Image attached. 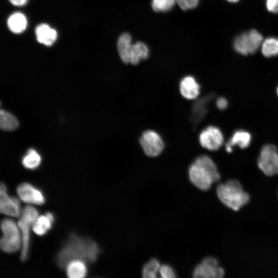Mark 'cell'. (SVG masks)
<instances>
[{"label":"cell","mask_w":278,"mask_h":278,"mask_svg":"<svg viewBox=\"0 0 278 278\" xmlns=\"http://www.w3.org/2000/svg\"><path fill=\"white\" fill-rule=\"evenodd\" d=\"M99 253L100 249L94 240L72 233L59 251L56 262L59 268L64 269L74 260L94 263Z\"/></svg>","instance_id":"6da1fadb"},{"label":"cell","mask_w":278,"mask_h":278,"mask_svg":"<svg viewBox=\"0 0 278 278\" xmlns=\"http://www.w3.org/2000/svg\"><path fill=\"white\" fill-rule=\"evenodd\" d=\"M188 176L190 182L201 190L210 189L212 184L220 178L217 167L206 155H201L190 165Z\"/></svg>","instance_id":"7a4b0ae2"},{"label":"cell","mask_w":278,"mask_h":278,"mask_svg":"<svg viewBox=\"0 0 278 278\" xmlns=\"http://www.w3.org/2000/svg\"><path fill=\"white\" fill-rule=\"evenodd\" d=\"M216 193L218 198L223 204L235 211L247 204L250 199L249 195L236 180H230L218 185Z\"/></svg>","instance_id":"3957f363"},{"label":"cell","mask_w":278,"mask_h":278,"mask_svg":"<svg viewBox=\"0 0 278 278\" xmlns=\"http://www.w3.org/2000/svg\"><path fill=\"white\" fill-rule=\"evenodd\" d=\"M1 228L3 235L0 246L4 252L14 253L22 247V237L20 228L14 221L5 218L2 220Z\"/></svg>","instance_id":"277c9868"},{"label":"cell","mask_w":278,"mask_h":278,"mask_svg":"<svg viewBox=\"0 0 278 278\" xmlns=\"http://www.w3.org/2000/svg\"><path fill=\"white\" fill-rule=\"evenodd\" d=\"M39 217L36 208L30 205L25 206L21 212L18 222L22 237V247L20 259L25 262L28 257L30 241V230Z\"/></svg>","instance_id":"5b68a950"},{"label":"cell","mask_w":278,"mask_h":278,"mask_svg":"<svg viewBox=\"0 0 278 278\" xmlns=\"http://www.w3.org/2000/svg\"><path fill=\"white\" fill-rule=\"evenodd\" d=\"M263 40L259 32L251 30L237 36L234 42V47L238 53L248 55L255 53L261 47Z\"/></svg>","instance_id":"8992f818"},{"label":"cell","mask_w":278,"mask_h":278,"mask_svg":"<svg viewBox=\"0 0 278 278\" xmlns=\"http://www.w3.org/2000/svg\"><path fill=\"white\" fill-rule=\"evenodd\" d=\"M257 165L268 176L278 174V152L275 146L266 144L262 147L257 160Z\"/></svg>","instance_id":"52a82bcc"},{"label":"cell","mask_w":278,"mask_h":278,"mask_svg":"<svg viewBox=\"0 0 278 278\" xmlns=\"http://www.w3.org/2000/svg\"><path fill=\"white\" fill-rule=\"evenodd\" d=\"M140 144L144 153L150 158L157 157L164 150L165 144L161 135L155 131H145L140 138Z\"/></svg>","instance_id":"ba28073f"},{"label":"cell","mask_w":278,"mask_h":278,"mask_svg":"<svg viewBox=\"0 0 278 278\" xmlns=\"http://www.w3.org/2000/svg\"><path fill=\"white\" fill-rule=\"evenodd\" d=\"M223 135L221 131L217 127L209 126L203 129L199 135V142L204 148L216 151L223 143Z\"/></svg>","instance_id":"9c48e42d"},{"label":"cell","mask_w":278,"mask_h":278,"mask_svg":"<svg viewBox=\"0 0 278 278\" xmlns=\"http://www.w3.org/2000/svg\"><path fill=\"white\" fill-rule=\"evenodd\" d=\"M193 274L196 278H221L224 271L214 257H207L195 268Z\"/></svg>","instance_id":"30bf717a"},{"label":"cell","mask_w":278,"mask_h":278,"mask_svg":"<svg viewBox=\"0 0 278 278\" xmlns=\"http://www.w3.org/2000/svg\"><path fill=\"white\" fill-rule=\"evenodd\" d=\"M0 211L2 214L14 217L20 216L22 212L19 199L7 194L6 186L3 183L0 186Z\"/></svg>","instance_id":"8fae6325"},{"label":"cell","mask_w":278,"mask_h":278,"mask_svg":"<svg viewBox=\"0 0 278 278\" xmlns=\"http://www.w3.org/2000/svg\"><path fill=\"white\" fill-rule=\"evenodd\" d=\"M20 199L27 203L42 205L45 199L42 192L29 183H23L16 188Z\"/></svg>","instance_id":"7c38bea8"},{"label":"cell","mask_w":278,"mask_h":278,"mask_svg":"<svg viewBox=\"0 0 278 278\" xmlns=\"http://www.w3.org/2000/svg\"><path fill=\"white\" fill-rule=\"evenodd\" d=\"M179 91L181 96L187 100H194L200 94V86L195 78L192 76L183 77L179 83Z\"/></svg>","instance_id":"4fadbf2b"},{"label":"cell","mask_w":278,"mask_h":278,"mask_svg":"<svg viewBox=\"0 0 278 278\" xmlns=\"http://www.w3.org/2000/svg\"><path fill=\"white\" fill-rule=\"evenodd\" d=\"M251 142V135L248 132L238 130L234 132L225 145V150L231 152L233 147L237 146L241 149L247 148Z\"/></svg>","instance_id":"5bb4252c"},{"label":"cell","mask_w":278,"mask_h":278,"mask_svg":"<svg viewBox=\"0 0 278 278\" xmlns=\"http://www.w3.org/2000/svg\"><path fill=\"white\" fill-rule=\"evenodd\" d=\"M35 32L38 41L46 46L51 45L57 38V31L46 24L37 26Z\"/></svg>","instance_id":"9a60e30c"},{"label":"cell","mask_w":278,"mask_h":278,"mask_svg":"<svg viewBox=\"0 0 278 278\" xmlns=\"http://www.w3.org/2000/svg\"><path fill=\"white\" fill-rule=\"evenodd\" d=\"M133 43L132 38L128 33H123L117 42V49L121 60L126 64L130 63V56Z\"/></svg>","instance_id":"2e32d148"},{"label":"cell","mask_w":278,"mask_h":278,"mask_svg":"<svg viewBox=\"0 0 278 278\" xmlns=\"http://www.w3.org/2000/svg\"><path fill=\"white\" fill-rule=\"evenodd\" d=\"M86 263L81 260L71 261L65 268L67 276L70 278H83L85 277L88 271Z\"/></svg>","instance_id":"e0dca14e"},{"label":"cell","mask_w":278,"mask_h":278,"mask_svg":"<svg viewBox=\"0 0 278 278\" xmlns=\"http://www.w3.org/2000/svg\"><path fill=\"white\" fill-rule=\"evenodd\" d=\"M148 55L149 50L145 43L142 42L135 43L132 44L129 64L136 65L141 60L146 59Z\"/></svg>","instance_id":"ac0fdd59"},{"label":"cell","mask_w":278,"mask_h":278,"mask_svg":"<svg viewBox=\"0 0 278 278\" xmlns=\"http://www.w3.org/2000/svg\"><path fill=\"white\" fill-rule=\"evenodd\" d=\"M7 24L9 29L13 32L19 33L23 31L27 26L25 16L21 12H15L8 19Z\"/></svg>","instance_id":"d6986e66"},{"label":"cell","mask_w":278,"mask_h":278,"mask_svg":"<svg viewBox=\"0 0 278 278\" xmlns=\"http://www.w3.org/2000/svg\"><path fill=\"white\" fill-rule=\"evenodd\" d=\"M19 126L17 118L10 112L3 110L0 111V127L5 131H13Z\"/></svg>","instance_id":"ffe728a7"},{"label":"cell","mask_w":278,"mask_h":278,"mask_svg":"<svg viewBox=\"0 0 278 278\" xmlns=\"http://www.w3.org/2000/svg\"><path fill=\"white\" fill-rule=\"evenodd\" d=\"M262 54L266 57H271L278 55V39L270 37L263 40L261 45Z\"/></svg>","instance_id":"44dd1931"},{"label":"cell","mask_w":278,"mask_h":278,"mask_svg":"<svg viewBox=\"0 0 278 278\" xmlns=\"http://www.w3.org/2000/svg\"><path fill=\"white\" fill-rule=\"evenodd\" d=\"M22 162L25 168L34 169L40 165L41 157L34 149H29L23 158Z\"/></svg>","instance_id":"7402d4cb"},{"label":"cell","mask_w":278,"mask_h":278,"mask_svg":"<svg viewBox=\"0 0 278 278\" xmlns=\"http://www.w3.org/2000/svg\"><path fill=\"white\" fill-rule=\"evenodd\" d=\"M53 222L45 215L39 216L32 226L33 232L38 235H44L51 229Z\"/></svg>","instance_id":"603a6c76"},{"label":"cell","mask_w":278,"mask_h":278,"mask_svg":"<svg viewBox=\"0 0 278 278\" xmlns=\"http://www.w3.org/2000/svg\"><path fill=\"white\" fill-rule=\"evenodd\" d=\"M161 264L159 261L156 258H151L147 262L144 266L142 274L145 278H155L159 274V270Z\"/></svg>","instance_id":"cb8c5ba5"},{"label":"cell","mask_w":278,"mask_h":278,"mask_svg":"<svg viewBox=\"0 0 278 278\" xmlns=\"http://www.w3.org/2000/svg\"><path fill=\"white\" fill-rule=\"evenodd\" d=\"M176 3V0H152V7L157 12L170 10Z\"/></svg>","instance_id":"d4e9b609"},{"label":"cell","mask_w":278,"mask_h":278,"mask_svg":"<svg viewBox=\"0 0 278 278\" xmlns=\"http://www.w3.org/2000/svg\"><path fill=\"white\" fill-rule=\"evenodd\" d=\"M159 274L162 278H173L176 277L173 269L167 265H161L159 270Z\"/></svg>","instance_id":"484cf974"},{"label":"cell","mask_w":278,"mask_h":278,"mask_svg":"<svg viewBox=\"0 0 278 278\" xmlns=\"http://www.w3.org/2000/svg\"><path fill=\"white\" fill-rule=\"evenodd\" d=\"M199 0H176V3L184 10L195 8Z\"/></svg>","instance_id":"4316f807"},{"label":"cell","mask_w":278,"mask_h":278,"mask_svg":"<svg viewBox=\"0 0 278 278\" xmlns=\"http://www.w3.org/2000/svg\"><path fill=\"white\" fill-rule=\"evenodd\" d=\"M266 4L268 11L273 13H278V0H266Z\"/></svg>","instance_id":"83f0119b"},{"label":"cell","mask_w":278,"mask_h":278,"mask_svg":"<svg viewBox=\"0 0 278 278\" xmlns=\"http://www.w3.org/2000/svg\"><path fill=\"white\" fill-rule=\"evenodd\" d=\"M216 105L219 109L225 110L228 106V102L224 97H220L216 100Z\"/></svg>","instance_id":"f1b7e54d"},{"label":"cell","mask_w":278,"mask_h":278,"mask_svg":"<svg viewBox=\"0 0 278 278\" xmlns=\"http://www.w3.org/2000/svg\"><path fill=\"white\" fill-rule=\"evenodd\" d=\"M13 5L17 6H23L26 4L28 0H9Z\"/></svg>","instance_id":"f546056e"},{"label":"cell","mask_w":278,"mask_h":278,"mask_svg":"<svg viewBox=\"0 0 278 278\" xmlns=\"http://www.w3.org/2000/svg\"><path fill=\"white\" fill-rule=\"evenodd\" d=\"M227 1L231 3H236L239 1V0H227Z\"/></svg>","instance_id":"4dcf8cb0"},{"label":"cell","mask_w":278,"mask_h":278,"mask_svg":"<svg viewBox=\"0 0 278 278\" xmlns=\"http://www.w3.org/2000/svg\"><path fill=\"white\" fill-rule=\"evenodd\" d=\"M276 93H277V94L278 95V86H277V89H276Z\"/></svg>","instance_id":"1f68e13d"}]
</instances>
